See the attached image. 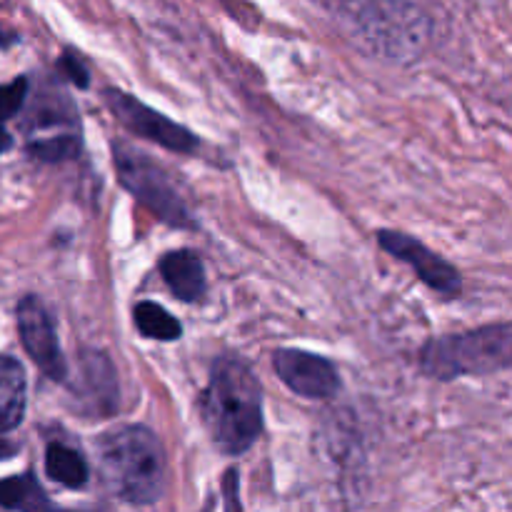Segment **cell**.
Instances as JSON below:
<instances>
[{
  "label": "cell",
  "instance_id": "obj_11",
  "mask_svg": "<svg viewBox=\"0 0 512 512\" xmlns=\"http://www.w3.org/2000/svg\"><path fill=\"white\" fill-rule=\"evenodd\" d=\"M28 408V378L23 365L10 355H0V433L18 428Z\"/></svg>",
  "mask_w": 512,
  "mask_h": 512
},
{
  "label": "cell",
  "instance_id": "obj_6",
  "mask_svg": "<svg viewBox=\"0 0 512 512\" xmlns=\"http://www.w3.org/2000/svg\"><path fill=\"white\" fill-rule=\"evenodd\" d=\"M18 333L25 353L55 383L68 380V360L60 348L53 313L38 295H25L18 303Z\"/></svg>",
  "mask_w": 512,
  "mask_h": 512
},
{
  "label": "cell",
  "instance_id": "obj_1",
  "mask_svg": "<svg viewBox=\"0 0 512 512\" xmlns=\"http://www.w3.org/2000/svg\"><path fill=\"white\" fill-rule=\"evenodd\" d=\"M200 418L215 448L243 455L263 433V385L238 355H220L200 395Z\"/></svg>",
  "mask_w": 512,
  "mask_h": 512
},
{
  "label": "cell",
  "instance_id": "obj_10",
  "mask_svg": "<svg viewBox=\"0 0 512 512\" xmlns=\"http://www.w3.org/2000/svg\"><path fill=\"white\" fill-rule=\"evenodd\" d=\"M80 375H83V390L93 413L110 415L118 410V378L115 368L103 353H83L80 358Z\"/></svg>",
  "mask_w": 512,
  "mask_h": 512
},
{
  "label": "cell",
  "instance_id": "obj_2",
  "mask_svg": "<svg viewBox=\"0 0 512 512\" xmlns=\"http://www.w3.org/2000/svg\"><path fill=\"white\" fill-rule=\"evenodd\" d=\"M100 480L128 505H155L168 488V458L158 435L145 425H123L95 440Z\"/></svg>",
  "mask_w": 512,
  "mask_h": 512
},
{
  "label": "cell",
  "instance_id": "obj_17",
  "mask_svg": "<svg viewBox=\"0 0 512 512\" xmlns=\"http://www.w3.org/2000/svg\"><path fill=\"white\" fill-rule=\"evenodd\" d=\"M28 98V78H15L13 83L0 85V125L20 113Z\"/></svg>",
  "mask_w": 512,
  "mask_h": 512
},
{
  "label": "cell",
  "instance_id": "obj_5",
  "mask_svg": "<svg viewBox=\"0 0 512 512\" xmlns=\"http://www.w3.org/2000/svg\"><path fill=\"white\" fill-rule=\"evenodd\" d=\"M103 98L108 103L110 113L120 120V125L128 128L133 135H138V138L150 140V143L160 145L165 150H173V153H193L200 145V140L188 128L165 118L163 113L148 108L138 98L123 93V90L108 88Z\"/></svg>",
  "mask_w": 512,
  "mask_h": 512
},
{
  "label": "cell",
  "instance_id": "obj_15",
  "mask_svg": "<svg viewBox=\"0 0 512 512\" xmlns=\"http://www.w3.org/2000/svg\"><path fill=\"white\" fill-rule=\"evenodd\" d=\"M320 8L328 10L333 18H338V23L343 25L348 33H353L360 23L370 18L375 10L383 8L388 0H313Z\"/></svg>",
  "mask_w": 512,
  "mask_h": 512
},
{
  "label": "cell",
  "instance_id": "obj_14",
  "mask_svg": "<svg viewBox=\"0 0 512 512\" xmlns=\"http://www.w3.org/2000/svg\"><path fill=\"white\" fill-rule=\"evenodd\" d=\"M50 500L45 498L43 488L38 485L33 473L18 475V478L0 480V508L8 510H48Z\"/></svg>",
  "mask_w": 512,
  "mask_h": 512
},
{
  "label": "cell",
  "instance_id": "obj_19",
  "mask_svg": "<svg viewBox=\"0 0 512 512\" xmlns=\"http://www.w3.org/2000/svg\"><path fill=\"white\" fill-rule=\"evenodd\" d=\"M18 40V35L10 33V30H0V48H8L10 43H15Z\"/></svg>",
  "mask_w": 512,
  "mask_h": 512
},
{
  "label": "cell",
  "instance_id": "obj_9",
  "mask_svg": "<svg viewBox=\"0 0 512 512\" xmlns=\"http://www.w3.org/2000/svg\"><path fill=\"white\" fill-rule=\"evenodd\" d=\"M160 275L173 295L183 303H195L208 290L205 265L193 250H170L160 258Z\"/></svg>",
  "mask_w": 512,
  "mask_h": 512
},
{
  "label": "cell",
  "instance_id": "obj_3",
  "mask_svg": "<svg viewBox=\"0 0 512 512\" xmlns=\"http://www.w3.org/2000/svg\"><path fill=\"white\" fill-rule=\"evenodd\" d=\"M512 363V328L508 323L488 325L470 333L443 335L430 340L420 355L425 375L455 380L465 375H490Z\"/></svg>",
  "mask_w": 512,
  "mask_h": 512
},
{
  "label": "cell",
  "instance_id": "obj_18",
  "mask_svg": "<svg viewBox=\"0 0 512 512\" xmlns=\"http://www.w3.org/2000/svg\"><path fill=\"white\" fill-rule=\"evenodd\" d=\"M58 70H60V75H63L65 80H70V83L75 85V88L85 90L90 85V73H88V68H85V65L80 63L78 55H73V53L60 55V58H58Z\"/></svg>",
  "mask_w": 512,
  "mask_h": 512
},
{
  "label": "cell",
  "instance_id": "obj_20",
  "mask_svg": "<svg viewBox=\"0 0 512 512\" xmlns=\"http://www.w3.org/2000/svg\"><path fill=\"white\" fill-rule=\"evenodd\" d=\"M10 145H13V138H10L8 130H5L3 125H0V153H3V150H8Z\"/></svg>",
  "mask_w": 512,
  "mask_h": 512
},
{
  "label": "cell",
  "instance_id": "obj_8",
  "mask_svg": "<svg viewBox=\"0 0 512 512\" xmlns=\"http://www.w3.org/2000/svg\"><path fill=\"white\" fill-rule=\"evenodd\" d=\"M378 243L383 245L385 253L398 258L400 263L413 265L418 278L423 280L428 288L438 290L440 295L458 298L460 290H463V278H460V273L455 270V265H450L448 260L440 258L438 253L425 248L420 240L410 238V235L400 233V230H380Z\"/></svg>",
  "mask_w": 512,
  "mask_h": 512
},
{
  "label": "cell",
  "instance_id": "obj_16",
  "mask_svg": "<svg viewBox=\"0 0 512 512\" xmlns=\"http://www.w3.org/2000/svg\"><path fill=\"white\" fill-rule=\"evenodd\" d=\"M80 150L78 133H45L43 138H35L28 145V153L43 163H63V160L75 158Z\"/></svg>",
  "mask_w": 512,
  "mask_h": 512
},
{
  "label": "cell",
  "instance_id": "obj_12",
  "mask_svg": "<svg viewBox=\"0 0 512 512\" xmlns=\"http://www.w3.org/2000/svg\"><path fill=\"white\" fill-rule=\"evenodd\" d=\"M45 473H48V478L53 480V483L70 490L85 488L90 480L88 460H85L78 450L63 443L48 445V450H45Z\"/></svg>",
  "mask_w": 512,
  "mask_h": 512
},
{
  "label": "cell",
  "instance_id": "obj_4",
  "mask_svg": "<svg viewBox=\"0 0 512 512\" xmlns=\"http://www.w3.org/2000/svg\"><path fill=\"white\" fill-rule=\"evenodd\" d=\"M113 160L118 170V180L138 203H143L150 213L173 228H193L195 220L188 203L180 198L168 173L158 163L143 155L140 150L125 143H113Z\"/></svg>",
  "mask_w": 512,
  "mask_h": 512
},
{
  "label": "cell",
  "instance_id": "obj_7",
  "mask_svg": "<svg viewBox=\"0 0 512 512\" xmlns=\"http://www.w3.org/2000/svg\"><path fill=\"white\" fill-rule=\"evenodd\" d=\"M273 368L278 378L295 395L313 400H328L340 390V373L328 358L298 348H280L273 353Z\"/></svg>",
  "mask_w": 512,
  "mask_h": 512
},
{
  "label": "cell",
  "instance_id": "obj_13",
  "mask_svg": "<svg viewBox=\"0 0 512 512\" xmlns=\"http://www.w3.org/2000/svg\"><path fill=\"white\" fill-rule=\"evenodd\" d=\"M133 320H135V328L140 330L143 338L170 343V340H178L180 335H183V325H180V320L173 318L163 305L150 303V300H143V303L135 305Z\"/></svg>",
  "mask_w": 512,
  "mask_h": 512
}]
</instances>
